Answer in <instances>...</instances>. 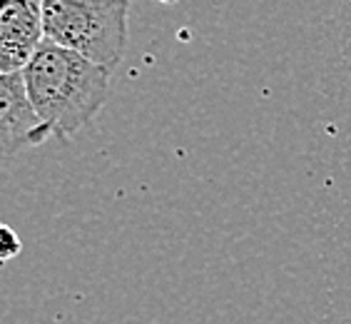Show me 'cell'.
<instances>
[{"mask_svg": "<svg viewBox=\"0 0 351 324\" xmlns=\"http://www.w3.org/2000/svg\"><path fill=\"white\" fill-rule=\"evenodd\" d=\"M128 0H43L45 38L112 73L128 50Z\"/></svg>", "mask_w": 351, "mask_h": 324, "instance_id": "obj_2", "label": "cell"}, {"mask_svg": "<svg viewBox=\"0 0 351 324\" xmlns=\"http://www.w3.org/2000/svg\"><path fill=\"white\" fill-rule=\"evenodd\" d=\"M23 78L40 120L60 140L85 128L105 108L110 95L108 68L85 60L47 38L23 70Z\"/></svg>", "mask_w": 351, "mask_h": 324, "instance_id": "obj_1", "label": "cell"}, {"mask_svg": "<svg viewBox=\"0 0 351 324\" xmlns=\"http://www.w3.org/2000/svg\"><path fill=\"white\" fill-rule=\"evenodd\" d=\"M53 130L35 110L23 73L0 75V148L3 157H13L25 148L43 145Z\"/></svg>", "mask_w": 351, "mask_h": 324, "instance_id": "obj_4", "label": "cell"}, {"mask_svg": "<svg viewBox=\"0 0 351 324\" xmlns=\"http://www.w3.org/2000/svg\"><path fill=\"white\" fill-rule=\"evenodd\" d=\"M0 244H3V250H0V257H3V262H8V259H13L15 255H21V250H23V242H21V237L15 235L8 224H3L0 227Z\"/></svg>", "mask_w": 351, "mask_h": 324, "instance_id": "obj_5", "label": "cell"}, {"mask_svg": "<svg viewBox=\"0 0 351 324\" xmlns=\"http://www.w3.org/2000/svg\"><path fill=\"white\" fill-rule=\"evenodd\" d=\"M45 43L40 0H5L0 8V75L23 73Z\"/></svg>", "mask_w": 351, "mask_h": 324, "instance_id": "obj_3", "label": "cell"}]
</instances>
